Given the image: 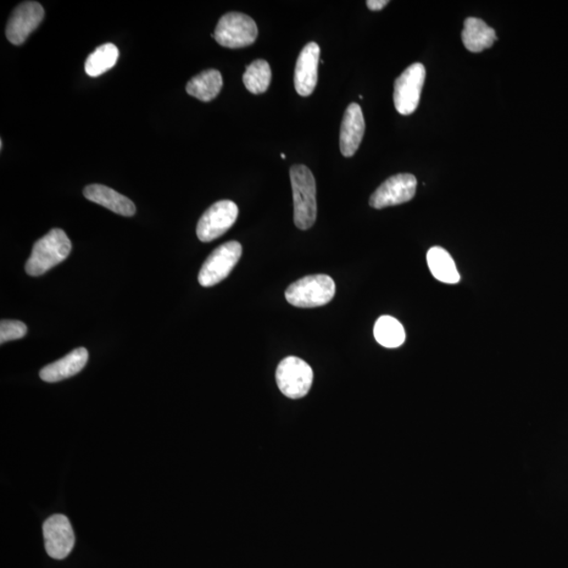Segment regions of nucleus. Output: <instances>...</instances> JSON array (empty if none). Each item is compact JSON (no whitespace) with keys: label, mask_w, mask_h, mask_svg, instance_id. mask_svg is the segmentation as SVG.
Instances as JSON below:
<instances>
[{"label":"nucleus","mask_w":568,"mask_h":568,"mask_svg":"<svg viewBox=\"0 0 568 568\" xmlns=\"http://www.w3.org/2000/svg\"><path fill=\"white\" fill-rule=\"evenodd\" d=\"M289 177L293 188L295 225L300 230H309L317 219L315 177L303 165H293Z\"/></svg>","instance_id":"f257e3e1"},{"label":"nucleus","mask_w":568,"mask_h":568,"mask_svg":"<svg viewBox=\"0 0 568 568\" xmlns=\"http://www.w3.org/2000/svg\"><path fill=\"white\" fill-rule=\"evenodd\" d=\"M71 249L72 243L66 234L60 228H53L35 242L27 261L26 272L30 276L43 275L68 258Z\"/></svg>","instance_id":"f03ea898"},{"label":"nucleus","mask_w":568,"mask_h":568,"mask_svg":"<svg viewBox=\"0 0 568 568\" xmlns=\"http://www.w3.org/2000/svg\"><path fill=\"white\" fill-rule=\"evenodd\" d=\"M335 293V282L330 276L311 275L292 283L286 291V298L297 308L311 309L331 303Z\"/></svg>","instance_id":"7ed1b4c3"},{"label":"nucleus","mask_w":568,"mask_h":568,"mask_svg":"<svg viewBox=\"0 0 568 568\" xmlns=\"http://www.w3.org/2000/svg\"><path fill=\"white\" fill-rule=\"evenodd\" d=\"M257 37L258 27L254 19L239 12H230L222 16L214 33L216 42L228 49L249 47Z\"/></svg>","instance_id":"20e7f679"},{"label":"nucleus","mask_w":568,"mask_h":568,"mask_svg":"<svg viewBox=\"0 0 568 568\" xmlns=\"http://www.w3.org/2000/svg\"><path fill=\"white\" fill-rule=\"evenodd\" d=\"M313 378L311 367L297 357L284 358L277 367L278 388L288 398L300 399L308 395Z\"/></svg>","instance_id":"39448f33"},{"label":"nucleus","mask_w":568,"mask_h":568,"mask_svg":"<svg viewBox=\"0 0 568 568\" xmlns=\"http://www.w3.org/2000/svg\"><path fill=\"white\" fill-rule=\"evenodd\" d=\"M242 247L238 242H228L211 252L199 272L198 281L204 288L216 286L231 274L242 258Z\"/></svg>","instance_id":"423d86ee"},{"label":"nucleus","mask_w":568,"mask_h":568,"mask_svg":"<svg viewBox=\"0 0 568 568\" xmlns=\"http://www.w3.org/2000/svg\"><path fill=\"white\" fill-rule=\"evenodd\" d=\"M425 65L413 64L401 74L394 85L395 108L401 115H411L419 105L423 85L426 81Z\"/></svg>","instance_id":"0eeeda50"},{"label":"nucleus","mask_w":568,"mask_h":568,"mask_svg":"<svg viewBox=\"0 0 568 568\" xmlns=\"http://www.w3.org/2000/svg\"><path fill=\"white\" fill-rule=\"evenodd\" d=\"M238 207L231 200H221L211 205L197 225V237L200 242H211L221 237L235 224Z\"/></svg>","instance_id":"6e6552de"},{"label":"nucleus","mask_w":568,"mask_h":568,"mask_svg":"<svg viewBox=\"0 0 568 568\" xmlns=\"http://www.w3.org/2000/svg\"><path fill=\"white\" fill-rule=\"evenodd\" d=\"M417 180L411 174H398L384 181L370 198L372 208L381 210L411 202L414 198Z\"/></svg>","instance_id":"1a4fd4ad"},{"label":"nucleus","mask_w":568,"mask_h":568,"mask_svg":"<svg viewBox=\"0 0 568 568\" xmlns=\"http://www.w3.org/2000/svg\"><path fill=\"white\" fill-rule=\"evenodd\" d=\"M44 548L51 558L63 560L73 550L75 534L71 523L64 515H53L43 523Z\"/></svg>","instance_id":"9d476101"},{"label":"nucleus","mask_w":568,"mask_h":568,"mask_svg":"<svg viewBox=\"0 0 568 568\" xmlns=\"http://www.w3.org/2000/svg\"><path fill=\"white\" fill-rule=\"evenodd\" d=\"M43 18L44 10L41 4L25 2L19 4L11 14L5 30L8 41L15 46H20L42 24Z\"/></svg>","instance_id":"9b49d317"},{"label":"nucleus","mask_w":568,"mask_h":568,"mask_svg":"<svg viewBox=\"0 0 568 568\" xmlns=\"http://www.w3.org/2000/svg\"><path fill=\"white\" fill-rule=\"evenodd\" d=\"M320 48L316 42H310L303 48L295 69V88L300 96H310L319 81Z\"/></svg>","instance_id":"f8f14e48"},{"label":"nucleus","mask_w":568,"mask_h":568,"mask_svg":"<svg viewBox=\"0 0 568 568\" xmlns=\"http://www.w3.org/2000/svg\"><path fill=\"white\" fill-rule=\"evenodd\" d=\"M365 131V117L360 105L350 104L345 110L341 131V151L344 157H352L357 152Z\"/></svg>","instance_id":"ddd939ff"},{"label":"nucleus","mask_w":568,"mask_h":568,"mask_svg":"<svg viewBox=\"0 0 568 568\" xmlns=\"http://www.w3.org/2000/svg\"><path fill=\"white\" fill-rule=\"evenodd\" d=\"M88 360L85 348L76 349L53 364L44 366L41 371L42 380L53 383L73 377L83 370Z\"/></svg>","instance_id":"4468645a"},{"label":"nucleus","mask_w":568,"mask_h":568,"mask_svg":"<svg viewBox=\"0 0 568 568\" xmlns=\"http://www.w3.org/2000/svg\"><path fill=\"white\" fill-rule=\"evenodd\" d=\"M83 195L90 202L103 205V207L114 211L116 214L131 217L136 213L135 204L131 199L109 187L102 185L88 186L83 189Z\"/></svg>","instance_id":"2eb2a0df"},{"label":"nucleus","mask_w":568,"mask_h":568,"mask_svg":"<svg viewBox=\"0 0 568 568\" xmlns=\"http://www.w3.org/2000/svg\"><path fill=\"white\" fill-rule=\"evenodd\" d=\"M495 41H497V35L495 30L483 20L470 18L464 21L462 42L469 51L480 53L491 48Z\"/></svg>","instance_id":"dca6fc26"},{"label":"nucleus","mask_w":568,"mask_h":568,"mask_svg":"<svg viewBox=\"0 0 568 568\" xmlns=\"http://www.w3.org/2000/svg\"><path fill=\"white\" fill-rule=\"evenodd\" d=\"M224 86L219 71L205 70L188 82L187 92L191 96L208 103L219 96Z\"/></svg>","instance_id":"f3484780"},{"label":"nucleus","mask_w":568,"mask_h":568,"mask_svg":"<svg viewBox=\"0 0 568 568\" xmlns=\"http://www.w3.org/2000/svg\"><path fill=\"white\" fill-rule=\"evenodd\" d=\"M427 265L434 277L437 280L448 284H456L460 281V275L452 256L447 249L434 247L427 252Z\"/></svg>","instance_id":"a211bd4d"},{"label":"nucleus","mask_w":568,"mask_h":568,"mask_svg":"<svg viewBox=\"0 0 568 568\" xmlns=\"http://www.w3.org/2000/svg\"><path fill=\"white\" fill-rule=\"evenodd\" d=\"M374 336L379 344L388 349L399 348L405 342L403 326L391 316H381L376 321Z\"/></svg>","instance_id":"6ab92c4d"},{"label":"nucleus","mask_w":568,"mask_h":568,"mask_svg":"<svg viewBox=\"0 0 568 568\" xmlns=\"http://www.w3.org/2000/svg\"><path fill=\"white\" fill-rule=\"evenodd\" d=\"M119 58V49L113 43H105L88 55L85 69L91 77H97L113 68Z\"/></svg>","instance_id":"aec40b11"},{"label":"nucleus","mask_w":568,"mask_h":568,"mask_svg":"<svg viewBox=\"0 0 568 568\" xmlns=\"http://www.w3.org/2000/svg\"><path fill=\"white\" fill-rule=\"evenodd\" d=\"M272 80V71L269 63L264 59L253 61L247 66L243 75L244 86L250 93L258 95L267 91Z\"/></svg>","instance_id":"412c9836"},{"label":"nucleus","mask_w":568,"mask_h":568,"mask_svg":"<svg viewBox=\"0 0 568 568\" xmlns=\"http://www.w3.org/2000/svg\"><path fill=\"white\" fill-rule=\"evenodd\" d=\"M27 327L24 322L18 320H2L0 322V343L18 341L27 335Z\"/></svg>","instance_id":"4be33fe9"},{"label":"nucleus","mask_w":568,"mask_h":568,"mask_svg":"<svg viewBox=\"0 0 568 568\" xmlns=\"http://www.w3.org/2000/svg\"><path fill=\"white\" fill-rule=\"evenodd\" d=\"M389 2L388 0H369L366 2L367 8L372 11H380L386 8Z\"/></svg>","instance_id":"5701e85b"},{"label":"nucleus","mask_w":568,"mask_h":568,"mask_svg":"<svg viewBox=\"0 0 568 568\" xmlns=\"http://www.w3.org/2000/svg\"><path fill=\"white\" fill-rule=\"evenodd\" d=\"M281 158H282V159H286V155L281 154Z\"/></svg>","instance_id":"b1692460"}]
</instances>
